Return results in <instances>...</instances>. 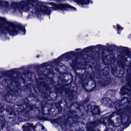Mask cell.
I'll use <instances>...</instances> for the list:
<instances>
[{"label":"cell","instance_id":"obj_11","mask_svg":"<svg viewBox=\"0 0 131 131\" xmlns=\"http://www.w3.org/2000/svg\"><path fill=\"white\" fill-rule=\"evenodd\" d=\"M5 99L7 102L14 103L19 102L21 99L13 92H11L6 95Z\"/></svg>","mask_w":131,"mask_h":131},{"label":"cell","instance_id":"obj_17","mask_svg":"<svg viewBox=\"0 0 131 131\" xmlns=\"http://www.w3.org/2000/svg\"><path fill=\"white\" fill-rule=\"evenodd\" d=\"M89 111L93 115H98L100 114V108L98 106L95 105H90Z\"/></svg>","mask_w":131,"mask_h":131},{"label":"cell","instance_id":"obj_31","mask_svg":"<svg viewBox=\"0 0 131 131\" xmlns=\"http://www.w3.org/2000/svg\"><path fill=\"white\" fill-rule=\"evenodd\" d=\"M107 131H113V130L112 129L110 128H108Z\"/></svg>","mask_w":131,"mask_h":131},{"label":"cell","instance_id":"obj_26","mask_svg":"<svg viewBox=\"0 0 131 131\" xmlns=\"http://www.w3.org/2000/svg\"><path fill=\"white\" fill-rule=\"evenodd\" d=\"M97 129L99 131H107L108 128L104 122H101L97 125Z\"/></svg>","mask_w":131,"mask_h":131},{"label":"cell","instance_id":"obj_27","mask_svg":"<svg viewBox=\"0 0 131 131\" xmlns=\"http://www.w3.org/2000/svg\"><path fill=\"white\" fill-rule=\"evenodd\" d=\"M57 98V94L56 93H50L49 95V100H56Z\"/></svg>","mask_w":131,"mask_h":131},{"label":"cell","instance_id":"obj_10","mask_svg":"<svg viewBox=\"0 0 131 131\" xmlns=\"http://www.w3.org/2000/svg\"><path fill=\"white\" fill-rule=\"evenodd\" d=\"M40 72L43 75L48 77H52L54 76V70L51 66H46L40 68Z\"/></svg>","mask_w":131,"mask_h":131},{"label":"cell","instance_id":"obj_7","mask_svg":"<svg viewBox=\"0 0 131 131\" xmlns=\"http://www.w3.org/2000/svg\"><path fill=\"white\" fill-rule=\"evenodd\" d=\"M69 109L72 114L77 116L82 115L84 112L83 106L77 103L72 104L70 106Z\"/></svg>","mask_w":131,"mask_h":131},{"label":"cell","instance_id":"obj_2","mask_svg":"<svg viewBox=\"0 0 131 131\" xmlns=\"http://www.w3.org/2000/svg\"><path fill=\"white\" fill-rule=\"evenodd\" d=\"M43 113L47 116H55L60 113L59 104H47L43 108Z\"/></svg>","mask_w":131,"mask_h":131},{"label":"cell","instance_id":"obj_8","mask_svg":"<svg viewBox=\"0 0 131 131\" xmlns=\"http://www.w3.org/2000/svg\"><path fill=\"white\" fill-rule=\"evenodd\" d=\"M119 60L125 66L129 67L131 65V55L129 53L123 52L118 56Z\"/></svg>","mask_w":131,"mask_h":131},{"label":"cell","instance_id":"obj_9","mask_svg":"<svg viewBox=\"0 0 131 131\" xmlns=\"http://www.w3.org/2000/svg\"><path fill=\"white\" fill-rule=\"evenodd\" d=\"M1 114L6 120L9 122H13L16 119L15 113L10 110L3 109L1 110Z\"/></svg>","mask_w":131,"mask_h":131},{"label":"cell","instance_id":"obj_16","mask_svg":"<svg viewBox=\"0 0 131 131\" xmlns=\"http://www.w3.org/2000/svg\"><path fill=\"white\" fill-rule=\"evenodd\" d=\"M104 97L108 98L115 103V102L118 100L116 95V92L115 90H112L107 91L104 95Z\"/></svg>","mask_w":131,"mask_h":131},{"label":"cell","instance_id":"obj_24","mask_svg":"<svg viewBox=\"0 0 131 131\" xmlns=\"http://www.w3.org/2000/svg\"><path fill=\"white\" fill-rule=\"evenodd\" d=\"M34 130L35 131H47L44 126L39 122L37 123L34 126Z\"/></svg>","mask_w":131,"mask_h":131},{"label":"cell","instance_id":"obj_14","mask_svg":"<svg viewBox=\"0 0 131 131\" xmlns=\"http://www.w3.org/2000/svg\"><path fill=\"white\" fill-rule=\"evenodd\" d=\"M2 84L3 86L6 88H14L16 87L19 85V82L15 80L10 79H4L2 81Z\"/></svg>","mask_w":131,"mask_h":131},{"label":"cell","instance_id":"obj_19","mask_svg":"<svg viewBox=\"0 0 131 131\" xmlns=\"http://www.w3.org/2000/svg\"><path fill=\"white\" fill-rule=\"evenodd\" d=\"M101 103L103 105L109 108H112L115 105V103L114 102L108 98L104 96L101 100Z\"/></svg>","mask_w":131,"mask_h":131},{"label":"cell","instance_id":"obj_4","mask_svg":"<svg viewBox=\"0 0 131 131\" xmlns=\"http://www.w3.org/2000/svg\"><path fill=\"white\" fill-rule=\"evenodd\" d=\"M94 77L93 76L87 74L84 78L83 86L87 91H92L96 87V82Z\"/></svg>","mask_w":131,"mask_h":131},{"label":"cell","instance_id":"obj_12","mask_svg":"<svg viewBox=\"0 0 131 131\" xmlns=\"http://www.w3.org/2000/svg\"><path fill=\"white\" fill-rule=\"evenodd\" d=\"M12 5L13 7L18 8L20 10L24 12H27L30 9L29 4L24 1H22L19 3H12Z\"/></svg>","mask_w":131,"mask_h":131},{"label":"cell","instance_id":"obj_6","mask_svg":"<svg viewBox=\"0 0 131 131\" xmlns=\"http://www.w3.org/2000/svg\"><path fill=\"white\" fill-rule=\"evenodd\" d=\"M109 120L113 126L118 127L122 124L123 119L120 114L118 113L114 112L110 115Z\"/></svg>","mask_w":131,"mask_h":131},{"label":"cell","instance_id":"obj_32","mask_svg":"<svg viewBox=\"0 0 131 131\" xmlns=\"http://www.w3.org/2000/svg\"><path fill=\"white\" fill-rule=\"evenodd\" d=\"M75 131H84V130L83 129H78V130H76Z\"/></svg>","mask_w":131,"mask_h":131},{"label":"cell","instance_id":"obj_29","mask_svg":"<svg viewBox=\"0 0 131 131\" xmlns=\"http://www.w3.org/2000/svg\"><path fill=\"white\" fill-rule=\"evenodd\" d=\"M77 3H78L81 4H87L89 3V1H76Z\"/></svg>","mask_w":131,"mask_h":131},{"label":"cell","instance_id":"obj_20","mask_svg":"<svg viewBox=\"0 0 131 131\" xmlns=\"http://www.w3.org/2000/svg\"><path fill=\"white\" fill-rule=\"evenodd\" d=\"M60 113L62 114H64L68 110V105L66 101L65 100H62L59 104Z\"/></svg>","mask_w":131,"mask_h":131},{"label":"cell","instance_id":"obj_22","mask_svg":"<svg viewBox=\"0 0 131 131\" xmlns=\"http://www.w3.org/2000/svg\"><path fill=\"white\" fill-rule=\"evenodd\" d=\"M131 89L128 86L125 85L123 86L120 89L119 93L122 95H130Z\"/></svg>","mask_w":131,"mask_h":131},{"label":"cell","instance_id":"obj_5","mask_svg":"<svg viewBox=\"0 0 131 131\" xmlns=\"http://www.w3.org/2000/svg\"><path fill=\"white\" fill-rule=\"evenodd\" d=\"M129 106L128 99L127 97H123L118 101L115 105V108L119 112H124L128 108Z\"/></svg>","mask_w":131,"mask_h":131},{"label":"cell","instance_id":"obj_13","mask_svg":"<svg viewBox=\"0 0 131 131\" xmlns=\"http://www.w3.org/2000/svg\"><path fill=\"white\" fill-rule=\"evenodd\" d=\"M60 79L63 84L68 85H69L72 82L73 77L72 74L68 72L62 75Z\"/></svg>","mask_w":131,"mask_h":131},{"label":"cell","instance_id":"obj_25","mask_svg":"<svg viewBox=\"0 0 131 131\" xmlns=\"http://www.w3.org/2000/svg\"><path fill=\"white\" fill-rule=\"evenodd\" d=\"M38 10L45 14H49L50 13V10L46 6H40L38 8Z\"/></svg>","mask_w":131,"mask_h":131},{"label":"cell","instance_id":"obj_1","mask_svg":"<svg viewBox=\"0 0 131 131\" xmlns=\"http://www.w3.org/2000/svg\"><path fill=\"white\" fill-rule=\"evenodd\" d=\"M111 69L113 74L116 77H122L125 72V66L119 60H116L111 64Z\"/></svg>","mask_w":131,"mask_h":131},{"label":"cell","instance_id":"obj_23","mask_svg":"<svg viewBox=\"0 0 131 131\" xmlns=\"http://www.w3.org/2000/svg\"><path fill=\"white\" fill-rule=\"evenodd\" d=\"M23 77L24 79H27L29 80H31L36 77L35 73L30 71L24 72L23 74Z\"/></svg>","mask_w":131,"mask_h":131},{"label":"cell","instance_id":"obj_21","mask_svg":"<svg viewBox=\"0 0 131 131\" xmlns=\"http://www.w3.org/2000/svg\"><path fill=\"white\" fill-rule=\"evenodd\" d=\"M107 76H103V77L100 79V80L99 81V83L100 85L103 86H105L108 85L109 83H110V78L107 77Z\"/></svg>","mask_w":131,"mask_h":131},{"label":"cell","instance_id":"obj_28","mask_svg":"<svg viewBox=\"0 0 131 131\" xmlns=\"http://www.w3.org/2000/svg\"><path fill=\"white\" fill-rule=\"evenodd\" d=\"M127 82H128V86L131 89V75H129L127 78Z\"/></svg>","mask_w":131,"mask_h":131},{"label":"cell","instance_id":"obj_3","mask_svg":"<svg viewBox=\"0 0 131 131\" xmlns=\"http://www.w3.org/2000/svg\"><path fill=\"white\" fill-rule=\"evenodd\" d=\"M115 54L110 49H105L102 53V60L105 64L108 65H111L115 60Z\"/></svg>","mask_w":131,"mask_h":131},{"label":"cell","instance_id":"obj_15","mask_svg":"<svg viewBox=\"0 0 131 131\" xmlns=\"http://www.w3.org/2000/svg\"><path fill=\"white\" fill-rule=\"evenodd\" d=\"M98 63L101 74L103 76L108 75L109 73V69L108 65L104 63L103 61H100Z\"/></svg>","mask_w":131,"mask_h":131},{"label":"cell","instance_id":"obj_18","mask_svg":"<svg viewBox=\"0 0 131 131\" xmlns=\"http://www.w3.org/2000/svg\"><path fill=\"white\" fill-rule=\"evenodd\" d=\"M55 69L59 73L62 74L68 72L67 67L64 64L59 63L56 65Z\"/></svg>","mask_w":131,"mask_h":131},{"label":"cell","instance_id":"obj_30","mask_svg":"<svg viewBox=\"0 0 131 131\" xmlns=\"http://www.w3.org/2000/svg\"><path fill=\"white\" fill-rule=\"evenodd\" d=\"M128 100L129 102V106H131V94H130V95H129L128 96Z\"/></svg>","mask_w":131,"mask_h":131}]
</instances>
